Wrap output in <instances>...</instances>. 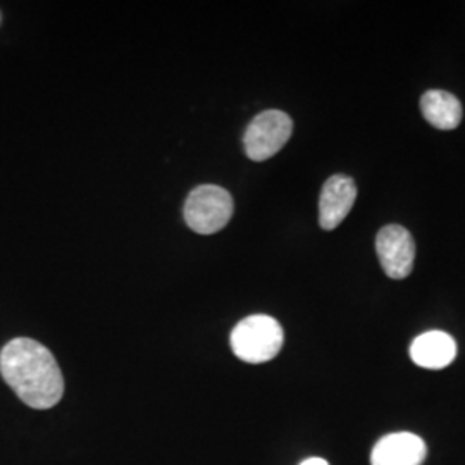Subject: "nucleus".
Wrapping results in <instances>:
<instances>
[{"label":"nucleus","mask_w":465,"mask_h":465,"mask_svg":"<svg viewBox=\"0 0 465 465\" xmlns=\"http://www.w3.org/2000/svg\"><path fill=\"white\" fill-rule=\"evenodd\" d=\"M0 374L19 400L36 411L52 409L64 393V378L47 347L16 338L0 351Z\"/></svg>","instance_id":"obj_1"},{"label":"nucleus","mask_w":465,"mask_h":465,"mask_svg":"<svg viewBox=\"0 0 465 465\" xmlns=\"http://www.w3.org/2000/svg\"><path fill=\"white\" fill-rule=\"evenodd\" d=\"M284 332L274 317L255 314L245 317L232 332L234 355L249 364H264L272 361L282 347Z\"/></svg>","instance_id":"obj_2"},{"label":"nucleus","mask_w":465,"mask_h":465,"mask_svg":"<svg viewBox=\"0 0 465 465\" xmlns=\"http://www.w3.org/2000/svg\"><path fill=\"white\" fill-rule=\"evenodd\" d=\"M232 193L217 184L197 186L184 202V221L200 234L221 232L232 216Z\"/></svg>","instance_id":"obj_3"},{"label":"nucleus","mask_w":465,"mask_h":465,"mask_svg":"<svg viewBox=\"0 0 465 465\" xmlns=\"http://www.w3.org/2000/svg\"><path fill=\"white\" fill-rule=\"evenodd\" d=\"M293 132V121L282 111H264L253 117L243 136L249 159L262 163L276 155L288 143Z\"/></svg>","instance_id":"obj_4"},{"label":"nucleus","mask_w":465,"mask_h":465,"mask_svg":"<svg viewBox=\"0 0 465 465\" xmlns=\"http://www.w3.org/2000/svg\"><path fill=\"white\" fill-rule=\"evenodd\" d=\"M376 252L388 278L405 280L416 259V243L411 232L400 224H388L376 236Z\"/></svg>","instance_id":"obj_5"},{"label":"nucleus","mask_w":465,"mask_h":465,"mask_svg":"<svg viewBox=\"0 0 465 465\" xmlns=\"http://www.w3.org/2000/svg\"><path fill=\"white\" fill-rule=\"evenodd\" d=\"M357 199L355 182L345 174H334L321 190L319 224L322 230L332 232L349 216Z\"/></svg>","instance_id":"obj_6"},{"label":"nucleus","mask_w":465,"mask_h":465,"mask_svg":"<svg viewBox=\"0 0 465 465\" xmlns=\"http://www.w3.org/2000/svg\"><path fill=\"white\" fill-rule=\"evenodd\" d=\"M428 449L414 432H391L382 436L371 453V465H422Z\"/></svg>","instance_id":"obj_7"},{"label":"nucleus","mask_w":465,"mask_h":465,"mask_svg":"<svg viewBox=\"0 0 465 465\" xmlns=\"http://www.w3.org/2000/svg\"><path fill=\"white\" fill-rule=\"evenodd\" d=\"M457 357V343L449 332L428 331L411 345V359L414 364L424 369H445L449 367Z\"/></svg>","instance_id":"obj_8"},{"label":"nucleus","mask_w":465,"mask_h":465,"mask_svg":"<svg viewBox=\"0 0 465 465\" xmlns=\"http://www.w3.org/2000/svg\"><path fill=\"white\" fill-rule=\"evenodd\" d=\"M420 111L424 119L438 130L451 132L462 121V104L453 94L443 90H430L420 97Z\"/></svg>","instance_id":"obj_9"},{"label":"nucleus","mask_w":465,"mask_h":465,"mask_svg":"<svg viewBox=\"0 0 465 465\" xmlns=\"http://www.w3.org/2000/svg\"><path fill=\"white\" fill-rule=\"evenodd\" d=\"M300 465H330L324 459H319V457H312V459H307L303 460Z\"/></svg>","instance_id":"obj_10"}]
</instances>
